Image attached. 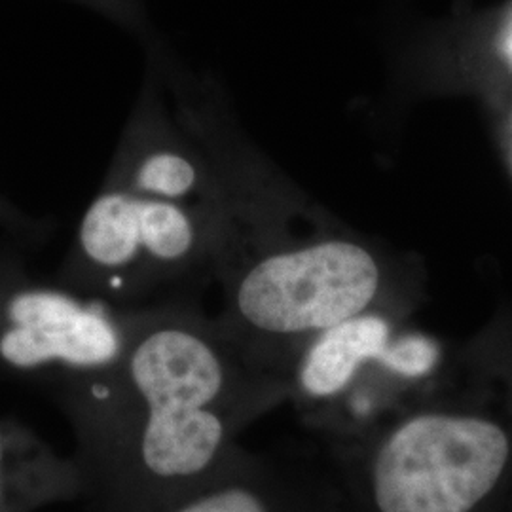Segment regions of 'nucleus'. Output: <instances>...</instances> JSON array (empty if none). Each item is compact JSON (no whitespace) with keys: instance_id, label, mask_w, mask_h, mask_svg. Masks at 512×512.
I'll use <instances>...</instances> for the list:
<instances>
[{"instance_id":"f257e3e1","label":"nucleus","mask_w":512,"mask_h":512,"mask_svg":"<svg viewBox=\"0 0 512 512\" xmlns=\"http://www.w3.org/2000/svg\"><path fill=\"white\" fill-rule=\"evenodd\" d=\"M289 384L192 298L139 308L120 361L57 404L90 512H145L217 473Z\"/></svg>"},{"instance_id":"f03ea898","label":"nucleus","mask_w":512,"mask_h":512,"mask_svg":"<svg viewBox=\"0 0 512 512\" xmlns=\"http://www.w3.org/2000/svg\"><path fill=\"white\" fill-rule=\"evenodd\" d=\"M323 448L348 512H501L512 490V372L439 374L365 433Z\"/></svg>"},{"instance_id":"7ed1b4c3","label":"nucleus","mask_w":512,"mask_h":512,"mask_svg":"<svg viewBox=\"0 0 512 512\" xmlns=\"http://www.w3.org/2000/svg\"><path fill=\"white\" fill-rule=\"evenodd\" d=\"M382 270L349 239L272 245L239 256L219 277L220 329L262 370L283 378L325 330L378 308Z\"/></svg>"},{"instance_id":"20e7f679","label":"nucleus","mask_w":512,"mask_h":512,"mask_svg":"<svg viewBox=\"0 0 512 512\" xmlns=\"http://www.w3.org/2000/svg\"><path fill=\"white\" fill-rule=\"evenodd\" d=\"M230 241L202 215L103 184L78 224L61 283L120 308L190 298L217 281Z\"/></svg>"},{"instance_id":"39448f33","label":"nucleus","mask_w":512,"mask_h":512,"mask_svg":"<svg viewBox=\"0 0 512 512\" xmlns=\"http://www.w3.org/2000/svg\"><path fill=\"white\" fill-rule=\"evenodd\" d=\"M137 313L63 283L2 277L0 366L52 385L61 401L120 361Z\"/></svg>"},{"instance_id":"423d86ee","label":"nucleus","mask_w":512,"mask_h":512,"mask_svg":"<svg viewBox=\"0 0 512 512\" xmlns=\"http://www.w3.org/2000/svg\"><path fill=\"white\" fill-rule=\"evenodd\" d=\"M103 184L202 215L230 241L228 260L234 255L236 228L219 173L175 116L156 71L141 86Z\"/></svg>"},{"instance_id":"0eeeda50","label":"nucleus","mask_w":512,"mask_h":512,"mask_svg":"<svg viewBox=\"0 0 512 512\" xmlns=\"http://www.w3.org/2000/svg\"><path fill=\"white\" fill-rule=\"evenodd\" d=\"M145 512H348L327 461L239 448L217 473Z\"/></svg>"},{"instance_id":"6e6552de","label":"nucleus","mask_w":512,"mask_h":512,"mask_svg":"<svg viewBox=\"0 0 512 512\" xmlns=\"http://www.w3.org/2000/svg\"><path fill=\"white\" fill-rule=\"evenodd\" d=\"M395 336L380 308L363 311L311 340L289 372V399L302 425L334 403Z\"/></svg>"},{"instance_id":"1a4fd4ad","label":"nucleus","mask_w":512,"mask_h":512,"mask_svg":"<svg viewBox=\"0 0 512 512\" xmlns=\"http://www.w3.org/2000/svg\"><path fill=\"white\" fill-rule=\"evenodd\" d=\"M84 494L74 458H61L16 423H0V512H31Z\"/></svg>"},{"instance_id":"9d476101","label":"nucleus","mask_w":512,"mask_h":512,"mask_svg":"<svg viewBox=\"0 0 512 512\" xmlns=\"http://www.w3.org/2000/svg\"><path fill=\"white\" fill-rule=\"evenodd\" d=\"M501 512H512V490L511 494H509V497H507V501H505V505H503Z\"/></svg>"},{"instance_id":"9b49d317","label":"nucleus","mask_w":512,"mask_h":512,"mask_svg":"<svg viewBox=\"0 0 512 512\" xmlns=\"http://www.w3.org/2000/svg\"><path fill=\"white\" fill-rule=\"evenodd\" d=\"M0 215H2V217H4V219H6V209H4V207H2V205H0Z\"/></svg>"}]
</instances>
